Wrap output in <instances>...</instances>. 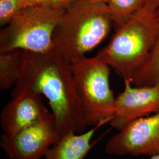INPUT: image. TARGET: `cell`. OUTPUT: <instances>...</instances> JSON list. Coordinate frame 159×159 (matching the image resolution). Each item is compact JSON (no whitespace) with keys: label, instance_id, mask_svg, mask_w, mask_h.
Returning a JSON list of instances; mask_svg holds the SVG:
<instances>
[{"label":"cell","instance_id":"17","mask_svg":"<svg viewBox=\"0 0 159 159\" xmlns=\"http://www.w3.org/2000/svg\"><path fill=\"white\" fill-rule=\"evenodd\" d=\"M153 14L156 21L159 24V7L156 10V11L154 12Z\"/></svg>","mask_w":159,"mask_h":159},{"label":"cell","instance_id":"8","mask_svg":"<svg viewBox=\"0 0 159 159\" xmlns=\"http://www.w3.org/2000/svg\"><path fill=\"white\" fill-rule=\"evenodd\" d=\"M125 90L116 98L111 126L120 131L135 120L159 111V87H133L125 80Z\"/></svg>","mask_w":159,"mask_h":159},{"label":"cell","instance_id":"4","mask_svg":"<svg viewBox=\"0 0 159 159\" xmlns=\"http://www.w3.org/2000/svg\"><path fill=\"white\" fill-rule=\"evenodd\" d=\"M71 68L87 127L110 122L116 102L109 83L110 67L96 56L83 57L71 63Z\"/></svg>","mask_w":159,"mask_h":159},{"label":"cell","instance_id":"1","mask_svg":"<svg viewBox=\"0 0 159 159\" xmlns=\"http://www.w3.org/2000/svg\"><path fill=\"white\" fill-rule=\"evenodd\" d=\"M14 86L12 97L23 91L46 97L60 140L69 133L86 130L71 63L54 46L41 52L23 51L20 75Z\"/></svg>","mask_w":159,"mask_h":159},{"label":"cell","instance_id":"5","mask_svg":"<svg viewBox=\"0 0 159 159\" xmlns=\"http://www.w3.org/2000/svg\"><path fill=\"white\" fill-rule=\"evenodd\" d=\"M66 10L50 6H27L1 30L0 52L49 50L54 46V30Z\"/></svg>","mask_w":159,"mask_h":159},{"label":"cell","instance_id":"11","mask_svg":"<svg viewBox=\"0 0 159 159\" xmlns=\"http://www.w3.org/2000/svg\"><path fill=\"white\" fill-rule=\"evenodd\" d=\"M131 83L137 87H159V35Z\"/></svg>","mask_w":159,"mask_h":159},{"label":"cell","instance_id":"7","mask_svg":"<svg viewBox=\"0 0 159 159\" xmlns=\"http://www.w3.org/2000/svg\"><path fill=\"white\" fill-rule=\"evenodd\" d=\"M104 151L120 156L159 154V111L130 123L108 140Z\"/></svg>","mask_w":159,"mask_h":159},{"label":"cell","instance_id":"3","mask_svg":"<svg viewBox=\"0 0 159 159\" xmlns=\"http://www.w3.org/2000/svg\"><path fill=\"white\" fill-rule=\"evenodd\" d=\"M108 44L97 57L131 82L159 35V24L153 13L139 12L115 30Z\"/></svg>","mask_w":159,"mask_h":159},{"label":"cell","instance_id":"19","mask_svg":"<svg viewBox=\"0 0 159 159\" xmlns=\"http://www.w3.org/2000/svg\"><path fill=\"white\" fill-rule=\"evenodd\" d=\"M150 159H159V154L151 156V158Z\"/></svg>","mask_w":159,"mask_h":159},{"label":"cell","instance_id":"9","mask_svg":"<svg viewBox=\"0 0 159 159\" xmlns=\"http://www.w3.org/2000/svg\"><path fill=\"white\" fill-rule=\"evenodd\" d=\"M49 113L41 96L23 91L12 97L2 108L0 123L6 135H12L23 128L41 119Z\"/></svg>","mask_w":159,"mask_h":159},{"label":"cell","instance_id":"6","mask_svg":"<svg viewBox=\"0 0 159 159\" xmlns=\"http://www.w3.org/2000/svg\"><path fill=\"white\" fill-rule=\"evenodd\" d=\"M60 140L52 112L12 135L2 134L0 147L10 159H40Z\"/></svg>","mask_w":159,"mask_h":159},{"label":"cell","instance_id":"13","mask_svg":"<svg viewBox=\"0 0 159 159\" xmlns=\"http://www.w3.org/2000/svg\"><path fill=\"white\" fill-rule=\"evenodd\" d=\"M146 0H110L107 6L115 30L135 17Z\"/></svg>","mask_w":159,"mask_h":159},{"label":"cell","instance_id":"18","mask_svg":"<svg viewBox=\"0 0 159 159\" xmlns=\"http://www.w3.org/2000/svg\"><path fill=\"white\" fill-rule=\"evenodd\" d=\"M93 1H94L98 2H102V3H104V4H107L110 0H93Z\"/></svg>","mask_w":159,"mask_h":159},{"label":"cell","instance_id":"15","mask_svg":"<svg viewBox=\"0 0 159 159\" xmlns=\"http://www.w3.org/2000/svg\"><path fill=\"white\" fill-rule=\"evenodd\" d=\"M27 6H50L67 10L77 0H23Z\"/></svg>","mask_w":159,"mask_h":159},{"label":"cell","instance_id":"16","mask_svg":"<svg viewBox=\"0 0 159 159\" xmlns=\"http://www.w3.org/2000/svg\"><path fill=\"white\" fill-rule=\"evenodd\" d=\"M159 7V0H146L143 7L140 12L146 14L153 13Z\"/></svg>","mask_w":159,"mask_h":159},{"label":"cell","instance_id":"2","mask_svg":"<svg viewBox=\"0 0 159 159\" xmlns=\"http://www.w3.org/2000/svg\"><path fill=\"white\" fill-rule=\"evenodd\" d=\"M113 22L106 4L77 0L66 10L53 34V45L69 62L93 50L108 35Z\"/></svg>","mask_w":159,"mask_h":159},{"label":"cell","instance_id":"14","mask_svg":"<svg viewBox=\"0 0 159 159\" xmlns=\"http://www.w3.org/2000/svg\"><path fill=\"white\" fill-rule=\"evenodd\" d=\"M27 6L23 0H0V25H8Z\"/></svg>","mask_w":159,"mask_h":159},{"label":"cell","instance_id":"10","mask_svg":"<svg viewBox=\"0 0 159 159\" xmlns=\"http://www.w3.org/2000/svg\"><path fill=\"white\" fill-rule=\"evenodd\" d=\"M102 125L92 127L80 134L71 133L62 137L46 152L44 159H84L93 144L92 138L96 131Z\"/></svg>","mask_w":159,"mask_h":159},{"label":"cell","instance_id":"12","mask_svg":"<svg viewBox=\"0 0 159 159\" xmlns=\"http://www.w3.org/2000/svg\"><path fill=\"white\" fill-rule=\"evenodd\" d=\"M22 52L20 50L0 52V88L6 90L17 83L20 75Z\"/></svg>","mask_w":159,"mask_h":159}]
</instances>
